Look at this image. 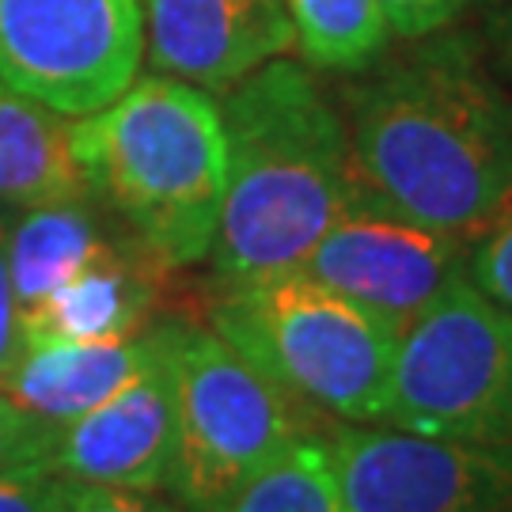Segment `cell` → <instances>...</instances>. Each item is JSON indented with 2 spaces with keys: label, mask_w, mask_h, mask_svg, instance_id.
Masks as SVG:
<instances>
[{
  "label": "cell",
  "mask_w": 512,
  "mask_h": 512,
  "mask_svg": "<svg viewBox=\"0 0 512 512\" xmlns=\"http://www.w3.org/2000/svg\"><path fill=\"white\" fill-rule=\"evenodd\" d=\"M357 183L391 209L475 239L512 194V92L482 38H406L338 92Z\"/></svg>",
  "instance_id": "1"
},
{
  "label": "cell",
  "mask_w": 512,
  "mask_h": 512,
  "mask_svg": "<svg viewBox=\"0 0 512 512\" xmlns=\"http://www.w3.org/2000/svg\"><path fill=\"white\" fill-rule=\"evenodd\" d=\"M228 183L209 285L296 270L353 190L349 133L315 69L274 57L217 95Z\"/></svg>",
  "instance_id": "2"
},
{
  "label": "cell",
  "mask_w": 512,
  "mask_h": 512,
  "mask_svg": "<svg viewBox=\"0 0 512 512\" xmlns=\"http://www.w3.org/2000/svg\"><path fill=\"white\" fill-rule=\"evenodd\" d=\"M73 156L88 194L167 270L209 258L228 183L217 95L137 73L126 92L73 118Z\"/></svg>",
  "instance_id": "3"
},
{
  "label": "cell",
  "mask_w": 512,
  "mask_h": 512,
  "mask_svg": "<svg viewBox=\"0 0 512 512\" xmlns=\"http://www.w3.org/2000/svg\"><path fill=\"white\" fill-rule=\"evenodd\" d=\"M209 327L255 368L349 425L384 421L403 323L304 270L209 285Z\"/></svg>",
  "instance_id": "4"
},
{
  "label": "cell",
  "mask_w": 512,
  "mask_h": 512,
  "mask_svg": "<svg viewBox=\"0 0 512 512\" xmlns=\"http://www.w3.org/2000/svg\"><path fill=\"white\" fill-rule=\"evenodd\" d=\"M175 384L179 452L167 494L190 512H220L247 478L300 440L327 437L334 418L300 403L228 346L209 323L156 319Z\"/></svg>",
  "instance_id": "5"
},
{
  "label": "cell",
  "mask_w": 512,
  "mask_h": 512,
  "mask_svg": "<svg viewBox=\"0 0 512 512\" xmlns=\"http://www.w3.org/2000/svg\"><path fill=\"white\" fill-rule=\"evenodd\" d=\"M384 425L512 448V308L467 277L406 319Z\"/></svg>",
  "instance_id": "6"
},
{
  "label": "cell",
  "mask_w": 512,
  "mask_h": 512,
  "mask_svg": "<svg viewBox=\"0 0 512 512\" xmlns=\"http://www.w3.org/2000/svg\"><path fill=\"white\" fill-rule=\"evenodd\" d=\"M141 61V0H0V88L65 118L126 92Z\"/></svg>",
  "instance_id": "7"
},
{
  "label": "cell",
  "mask_w": 512,
  "mask_h": 512,
  "mask_svg": "<svg viewBox=\"0 0 512 512\" xmlns=\"http://www.w3.org/2000/svg\"><path fill=\"white\" fill-rule=\"evenodd\" d=\"M349 512H512V448L334 421L323 437Z\"/></svg>",
  "instance_id": "8"
},
{
  "label": "cell",
  "mask_w": 512,
  "mask_h": 512,
  "mask_svg": "<svg viewBox=\"0 0 512 512\" xmlns=\"http://www.w3.org/2000/svg\"><path fill=\"white\" fill-rule=\"evenodd\" d=\"M467 262V236L429 228L353 183L342 213L296 270L361 300L395 323H406L444 289L463 281Z\"/></svg>",
  "instance_id": "9"
},
{
  "label": "cell",
  "mask_w": 512,
  "mask_h": 512,
  "mask_svg": "<svg viewBox=\"0 0 512 512\" xmlns=\"http://www.w3.org/2000/svg\"><path fill=\"white\" fill-rule=\"evenodd\" d=\"M160 338V334H156ZM179 452V414L175 384L164 361L145 368L107 403L57 425L50 471L88 486H122V490H160L167 494Z\"/></svg>",
  "instance_id": "10"
},
{
  "label": "cell",
  "mask_w": 512,
  "mask_h": 512,
  "mask_svg": "<svg viewBox=\"0 0 512 512\" xmlns=\"http://www.w3.org/2000/svg\"><path fill=\"white\" fill-rule=\"evenodd\" d=\"M145 61L209 95L293 54L285 0H141Z\"/></svg>",
  "instance_id": "11"
},
{
  "label": "cell",
  "mask_w": 512,
  "mask_h": 512,
  "mask_svg": "<svg viewBox=\"0 0 512 512\" xmlns=\"http://www.w3.org/2000/svg\"><path fill=\"white\" fill-rule=\"evenodd\" d=\"M156 357V323H148L141 334L110 342H23L0 380V391L35 418L69 425L118 395L129 380L156 365Z\"/></svg>",
  "instance_id": "12"
},
{
  "label": "cell",
  "mask_w": 512,
  "mask_h": 512,
  "mask_svg": "<svg viewBox=\"0 0 512 512\" xmlns=\"http://www.w3.org/2000/svg\"><path fill=\"white\" fill-rule=\"evenodd\" d=\"M171 274L129 239L23 315V342H110L156 323L160 285Z\"/></svg>",
  "instance_id": "13"
},
{
  "label": "cell",
  "mask_w": 512,
  "mask_h": 512,
  "mask_svg": "<svg viewBox=\"0 0 512 512\" xmlns=\"http://www.w3.org/2000/svg\"><path fill=\"white\" fill-rule=\"evenodd\" d=\"M129 232L92 194L12 209L8 220V270L16 289L19 319L57 293L65 281L103 255L129 243Z\"/></svg>",
  "instance_id": "14"
},
{
  "label": "cell",
  "mask_w": 512,
  "mask_h": 512,
  "mask_svg": "<svg viewBox=\"0 0 512 512\" xmlns=\"http://www.w3.org/2000/svg\"><path fill=\"white\" fill-rule=\"evenodd\" d=\"M84 194L88 183L73 156V118L0 88V205L27 209Z\"/></svg>",
  "instance_id": "15"
},
{
  "label": "cell",
  "mask_w": 512,
  "mask_h": 512,
  "mask_svg": "<svg viewBox=\"0 0 512 512\" xmlns=\"http://www.w3.org/2000/svg\"><path fill=\"white\" fill-rule=\"evenodd\" d=\"M293 50L315 73H361L391 46V27L376 0H285Z\"/></svg>",
  "instance_id": "16"
},
{
  "label": "cell",
  "mask_w": 512,
  "mask_h": 512,
  "mask_svg": "<svg viewBox=\"0 0 512 512\" xmlns=\"http://www.w3.org/2000/svg\"><path fill=\"white\" fill-rule=\"evenodd\" d=\"M220 512H349L334 471L323 452V437L300 440L247 478Z\"/></svg>",
  "instance_id": "17"
},
{
  "label": "cell",
  "mask_w": 512,
  "mask_h": 512,
  "mask_svg": "<svg viewBox=\"0 0 512 512\" xmlns=\"http://www.w3.org/2000/svg\"><path fill=\"white\" fill-rule=\"evenodd\" d=\"M467 281L512 308V194L471 239Z\"/></svg>",
  "instance_id": "18"
},
{
  "label": "cell",
  "mask_w": 512,
  "mask_h": 512,
  "mask_svg": "<svg viewBox=\"0 0 512 512\" xmlns=\"http://www.w3.org/2000/svg\"><path fill=\"white\" fill-rule=\"evenodd\" d=\"M57 425L27 414L0 391V471L4 467H23V463H46L54 452Z\"/></svg>",
  "instance_id": "19"
},
{
  "label": "cell",
  "mask_w": 512,
  "mask_h": 512,
  "mask_svg": "<svg viewBox=\"0 0 512 512\" xmlns=\"http://www.w3.org/2000/svg\"><path fill=\"white\" fill-rule=\"evenodd\" d=\"M61 512H190L160 490H122V486H88L61 478Z\"/></svg>",
  "instance_id": "20"
},
{
  "label": "cell",
  "mask_w": 512,
  "mask_h": 512,
  "mask_svg": "<svg viewBox=\"0 0 512 512\" xmlns=\"http://www.w3.org/2000/svg\"><path fill=\"white\" fill-rule=\"evenodd\" d=\"M0 512H61V475L46 463L0 471Z\"/></svg>",
  "instance_id": "21"
},
{
  "label": "cell",
  "mask_w": 512,
  "mask_h": 512,
  "mask_svg": "<svg viewBox=\"0 0 512 512\" xmlns=\"http://www.w3.org/2000/svg\"><path fill=\"white\" fill-rule=\"evenodd\" d=\"M384 12L391 38H425L437 35L444 27H456V19L475 4V0H376Z\"/></svg>",
  "instance_id": "22"
},
{
  "label": "cell",
  "mask_w": 512,
  "mask_h": 512,
  "mask_svg": "<svg viewBox=\"0 0 512 512\" xmlns=\"http://www.w3.org/2000/svg\"><path fill=\"white\" fill-rule=\"evenodd\" d=\"M8 220H12V209L0 205V380L23 349V319H19L16 289H12V270H8Z\"/></svg>",
  "instance_id": "23"
},
{
  "label": "cell",
  "mask_w": 512,
  "mask_h": 512,
  "mask_svg": "<svg viewBox=\"0 0 512 512\" xmlns=\"http://www.w3.org/2000/svg\"><path fill=\"white\" fill-rule=\"evenodd\" d=\"M486 4V38L512 61V0H478Z\"/></svg>",
  "instance_id": "24"
}]
</instances>
